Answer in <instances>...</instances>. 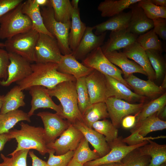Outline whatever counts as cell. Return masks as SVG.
Instances as JSON below:
<instances>
[{"label":"cell","mask_w":166,"mask_h":166,"mask_svg":"<svg viewBox=\"0 0 166 166\" xmlns=\"http://www.w3.org/2000/svg\"><path fill=\"white\" fill-rule=\"evenodd\" d=\"M4 43L0 42V48H4Z\"/></svg>","instance_id":"obj_59"},{"label":"cell","mask_w":166,"mask_h":166,"mask_svg":"<svg viewBox=\"0 0 166 166\" xmlns=\"http://www.w3.org/2000/svg\"><path fill=\"white\" fill-rule=\"evenodd\" d=\"M22 3L0 18V39H7L32 29L31 21L22 11Z\"/></svg>","instance_id":"obj_4"},{"label":"cell","mask_w":166,"mask_h":166,"mask_svg":"<svg viewBox=\"0 0 166 166\" xmlns=\"http://www.w3.org/2000/svg\"><path fill=\"white\" fill-rule=\"evenodd\" d=\"M148 143L140 147V150L143 154L151 157L148 166H160L166 162V145L160 144L151 140H148Z\"/></svg>","instance_id":"obj_30"},{"label":"cell","mask_w":166,"mask_h":166,"mask_svg":"<svg viewBox=\"0 0 166 166\" xmlns=\"http://www.w3.org/2000/svg\"><path fill=\"white\" fill-rule=\"evenodd\" d=\"M10 63L8 52L0 48V81H6L8 76V68Z\"/></svg>","instance_id":"obj_45"},{"label":"cell","mask_w":166,"mask_h":166,"mask_svg":"<svg viewBox=\"0 0 166 166\" xmlns=\"http://www.w3.org/2000/svg\"><path fill=\"white\" fill-rule=\"evenodd\" d=\"M160 87L164 90L165 91L166 88V76L165 75L163 79L162 83Z\"/></svg>","instance_id":"obj_56"},{"label":"cell","mask_w":166,"mask_h":166,"mask_svg":"<svg viewBox=\"0 0 166 166\" xmlns=\"http://www.w3.org/2000/svg\"><path fill=\"white\" fill-rule=\"evenodd\" d=\"M35 62L58 63L61 56L56 39L48 34L39 33L35 49Z\"/></svg>","instance_id":"obj_9"},{"label":"cell","mask_w":166,"mask_h":166,"mask_svg":"<svg viewBox=\"0 0 166 166\" xmlns=\"http://www.w3.org/2000/svg\"><path fill=\"white\" fill-rule=\"evenodd\" d=\"M30 117L28 113L18 109L0 114V134L8 133L20 121H25L30 122Z\"/></svg>","instance_id":"obj_32"},{"label":"cell","mask_w":166,"mask_h":166,"mask_svg":"<svg viewBox=\"0 0 166 166\" xmlns=\"http://www.w3.org/2000/svg\"><path fill=\"white\" fill-rule=\"evenodd\" d=\"M98 166H117L116 163L104 164Z\"/></svg>","instance_id":"obj_58"},{"label":"cell","mask_w":166,"mask_h":166,"mask_svg":"<svg viewBox=\"0 0 166 166\" xmlns=\"http://www.w3.org/2000/svg\"><path fill=\"white\" fill-rule=\"evenodd\" d=\"M85 77L77 79L76 81L78 106L82 115L87 109L92 104L86 83Z\"/></svg>","instance_id":"obj_41"},{"label":"cell","mask_w":166,"mask_h":166,"mask_svg":"<svg viewBox=\"0 0 166 166\" xmlns=\"http://www.w3.org/2000/svg\"><path fill=\"white\" fill-rule=\"evenodd\" d=\"M53 142L47 144L48 148L53 150L56 155L64 154L70 151H75L82 139V133L72 124Z\"/></svg>","instance_id":"obj_12"},{"label":"cell","mask_w":166,"mask_h":166,"mask_svg":"<svg viewBox=\"0 0 166 166\" xmlns=\"http://www.w3.org/2000/svg\"><path fill=\"white\" fill-rule=\"evenodd\" d=\"M158 117L161 120L166 121V106L163 108L159 111L157 112Z\"/></svg>","instance_id":"obj_51"},{"label":"cell","mask_w":166,"mask_h":166,"mask_svg":"<svg viewBox=\"0 0 166 166\" xmlns=\"http://www.w3.org/2000/svg\"><path fill=\"white\" fill-rule=\"evenodd\" d=\"M155 74V79L160 80L166 75V65L162 52L158 50H145Z\"/></svg>","instance_id":"obj_35"},{"label":"cell","mask_w":166,"mask_h":166,"mask_svg":"<svg viewBox=\"0 0 166 166\" xmlns=\"http://www.w3.org/2000/svg\"><path fill=\"white\" fill-rule=\"evenodd\" d=\"M40 10L45 26L57 40L61 54L64 55L72 53L68 43L71 22L64 23L57 21L53 9L49 5L40 8Z\"/></svg>","instance_id":"obj_6"},{"label":"cell","mask_w":166,"mask_h":166,"mask_svg":"<svg viewBox=\"0 0 166 166\" xmlns=\"http://www.w3.org/2000/svg\"><path fill=\"white\" fill-rule=\"evenodd\" d=\"M85 79L91 104L105 102L107 89L105 75L94 69Z\"/></svg>","instance_id":"obj_18"},{"label":"cell","mask_w":166,"mask_h":166,"mask_svg":"<svg viewBox=\"0 0 166 166\" xmlns=\"http://www.w3.org/2000/svg\"><path fill=\"white\" fill-rule=\"evenodd\" d=\"M11 140L8 132L0 134V151L3 150L6 143Z\"/></svg>","instance_id":"obj_50"},{"label":"cell","mask_w":166,"mask_h":166,"mask_svg":"<svg viewBox=\"0 0 166 166\" xmlns=\"http://www.w3.org/2000/svg\"><path fill=\"white\" fill-rule=\"evenodd\" d=\"M137 3L129 7L131 9L132 15L127 29L131 33L138 36L152 29L154 25L153 20L146 16L143 10Z\"/></svg>","instance_id":"obj_23"},{"label":"cell","mask_w":166,"mask_h":166,"mask_svg":"<svg viewBox=\"0 0 166 166\" xmlns=\"http://www.w3.org/2000/svg\"><path fill=\"white\" fill-rule=\"evenodd\" d=\"M139 148L132 151L119 162L116 163L117 166H148L151 157L141 152Z\"/></svg>","instance_id":"obj_37"},{"label":"cell","mask_w":166,"mask_h":166,"mask_svg":"<svg viewBox=\"0 0 166 166\" xmlns=\"http://www.w3.org/2000/svg\"><path fill=\"white\" fill-rule=\"evenodd\" d=\"M89 142L84 137L74 151L73 158L79 163L84 165L88 162L100 158L97 152L91 150L89 145Z\"/></svg>","instance_id":"obj_38"},{"label":"cell","mask_w":166,"mask_h":166,"mask_svg":"<svg viewBox=\"0 0 166 166\" xmlns=\"http://www.w3.org/2000/svg\"><path fill=\"white\" fill-rule=\"evenodd\" d=\"M104 54L111 62L121 69L124 79L130 74L135 73H141L147 76L143 69L135 61L129 60L122 52L114 51Z\"/></svg>","instance_id":"obj_25"},{"label":"cell","mask_w":166,"mask_h":166,"mask_svg":"<svg viewBox=\"0 0 166 166\" xmlns=\"http://www.w3.org/2000/svg\"><path fill=\"white\" fill-rule=\"evenodd\" d=\"M8 53L10 63L8 68V77L6 81H0V85L5 87L23 80L32 72L30 62L19 55Z\"/></svg>","instance_id":"obj_13"},{"label":"cell","mask_w":166,"mask_h":166,"mask_svg":"<svg viewBox=\"0 0 166 166\" xmlns=\"http://www.w3.org/2000/svg\"><path fill=\"white\" fill-rule=\"evenodd\" d=\"M82 117L84 123L90 128H92V124L95 122L109 117L105 102L92 104L86 110Z\"/></svg>","instance_id":"obj_33"},{"label":"cell","mask_w":166,"mask_h":166,"mask_svg":"<svg viewBox=\"0 0 166 166\" xmlns=\"http://www.w3.org/2000/svg\"><path fill=\"white\" fill-rule=\"evenodd\" d=\"M67 166H84V165L82 164L77 161H76L73 158L71 159L70 162L68 164Z\"/></svg>","instance_id":"obj_54"},{"label":"cell","mask_w":166,"mask_h":166,"mask_svg":"<svg viewBox=\"0 0 166 166\" xmlns=\"http://www.w3.org/2000/svg\"><path fill=\"white\" fill-rule=\"evenodd\" d=\"M76 81H63L51 89L45 88V91L50 97H55L60 101L63 109V118L72 124L77 121L84 122L78 106Z\"/></svg>","instance_id":"obj_2"},{"label":"cell","mask_w":166,"mask_h":166,"mask_svg":"<svg viewBox=\"0 0 166 166\" xmlns=\"http://www.w3.org/2000/svg\"><path fill=\"white\" fill-rule=\"evenodd\" d=\"M124 79L134 93L147 98L155 99L163 94L164 91L153 81L142 80L133 74H130Z\"/></svg>","instance_id":"obj_19"},{"label":"cell","mask_w":166,"mask_h":166,"mask_svg":"<svg viewBox=\"0 0 166 166\" xmlns=\"http://www.w3.org/2000/svg\"><path fill=\"white\" fill-rule=\"evenodd\" d=\"M132 15L131 11L122 13L112 17L93 26L95 34L99 35L107 31H115L127 29L130 22Z\"/></svg>","instance_id":"obj_27"},{"label":"cell","mask_w":166,"mask_h":166,"mask_svg":"<svg viewBox=\"0 0 166 166\" xmlns=\"http://www.w3.org/2000/svg\"><path fill=\"white\" fill-rule=\"evenodd\" d=\"M28 153L32 159V166H48L46 162L37 156L33 151H29Z\"/></svg>","instance_id":"obj_49"},{"label":"cell","mask_w":166,"mask_h":166,"mask_svg":"<svg viewBox=\"0 0 166 166\" xmlns=\"http://www.w3.org/2000/svg\"><path fill=\"white\" fill-rule=\"evenodd\" d=\"M22 2V0H0V19Z\"/></svg>","instance_id":"obj_47"},{"label":"cell","mask_w":166,"mask_h":166,"mask_svg":"<svg viewBox=\"0 0 166 166\" xmlns=\"http://www.w3.org/2000/svg\"><path fill=\"white\" fill-rule=\"evenodd\" d=\"M139 112L134 115H130L124 117L122 119L121 122L122 127L126 129L133 128L135 124L136 117Z\"/></svg>","instance_id":"obj_48"},{"label":"cell","mask_w":166,"mask_h":166,"mask_svg":"<svg viewBox=\"0 0 166 166\" xmlns=\"http://www.w3.org/2000/svg\"><path fill=\"white\" fill-rule=\"evenodd\" d=\"M45 87L39 85L33 86L28 90L32 97L31 108L28 113L30 117L34 115L35 110L39 108L52 109L63 118V111L61 104L57 105L51 97L45 90Z\"/></svg>","instance_id":"obj_15"},{"label":"cell","mask_w":166,"mask_h":166,"mask_svg":"<svg viewBox=\"0 0 166 166\" xmlns=\"http://www.w3.org/2000/svg\"><path fill=\"white\" fill-rule=\"evenodd\" d=\"M154 5L162 7H166V0H150Z\"/></svg>","instance_id":"obj_52"},{"label":"cell","mask_w":166,"mask_h":166,"mask_svg":"<svg viewBox=\"0 0 166 166\" xmlns=\"http://www.w3.org/2000/svg\"><path fill=\"white\" fill-rule=\"evenodd\" d=\"M29 150L25 149L11 153L7 155L11 156L10 158L1 153L0 156L3 162L0 163V166H27L26 159Z\"/></svg>","instance_id":"obj_43"},{"label":"cell","mask_w":166,"mask_h":166,"mask_svg":"<svg viewBox=\"0 0 166 166\" xmlns=\"http://www.w3.org/2000/svg\"><path fill=\"white\" fill-rule=\"evenodd\" d=\"M153 30L164 41L166 40V19L160 18L152 20Z\"/></svg>","instance_id":"obj_46"},{"label":"cell","mask_w":166,"mask_h":166,"mask_svg":"<svg viewBox=\"0 0 166 166\" xmlns=\"http://www.w3.org/2000/svg\"><path fill=\"white\" fill-rule=\"evenodd\" d=\"M140 0H105L97 7L103 17H111L118 15Z\"/></svg>","instance_id":"obj_29"},{"label":"cell","mask_w":166,"mask_h":166,"mask_svg":"<svg viewBox=\"0 0 166 166\" xmlns=\"http://www.w3.org/2000/svg\"><path fill=\"white\" fill-rule=\"evenodd\" d=\"M82 64L105 75L114 78L129 89H131L122 77L123 73L122 70L109 61L103 53L101 47L95 49L89 54L83 60Z\"/></svg>","instance_id":"obj_8"},{"label":"cell","mask_w":166,"mask_h":166,"mask_svg":"<svg viewBox=\"0 0 166 166\" xmlns=\"http://www.w3.org/2000/svg\"><path fill=\"white\" fill-rule=\"evenodd\" d=\"M136 41L145 50L153 49L162 53L163 51L161 42L153 29L138 36Z\"/></svg>","instance_id":"obj_40"},{"label":"cell","mask_w":166,"mask_h":166,"mask_svg":"<svg viewBox=\"0 0 166 166\" xmlns=\"http://www.w3.org/2000/svg\"><path fill=\"white\" fill-rule=\"evenodd\" d=\"M137 3L149 18L152 20L160 18H166V7L156 6L150 0H140Z\"/></svg>","instance_id":"obj_42"},{"label":"cell","mask_w":166,"mask_h":166,"mask_svg":"<svg viewBox=\"0 0 166 166\" xmlns=\"http://www.w3.org/2000/svg\"><path fill=\"white\" fill-rule=\"evenodd\" d=\"M86 26L80 17V9L73 8L71 18L70 32L68 37V43L72 52L75 51L82 38Z\"/></svg>","instance_id":"obj_28"},{"label":"cell","mask_w":166,"mask_h":166,"mask_svg":"<svg viewBox=\"0 0 166 166\" xmlns=\"http://www.w3.org/2000/svg\"><path fill=\"white\" fill-rule=\"evenodd\" d=\"M79 1V0H72L71 2V3L72 7L75 9H79L78 3Z\"/></svg>","instance_id":"obj_55"},{"label":"cell","mask_w":166,"mask_h":166,"mask_svg":"<svg viewBox=\"0 0 166 166\" xmlns=\"http://www.w3.org/2000/svg\"><path fill=\"white\" fill-rule=\"evenodd\" d=\"M72 124L81 132L84 137L91 144L100 157L105 156L110 152L109 145L103 135L92 128L88 127L83 122L77 121Z\"/></svg>","instance_id":"obj_21"},{"label":"cell","mask_w":166,"mask_h":166,"mask_svg":"<svg viewBox=\"0 0 166 166\" xmlns=\"http://www.w3.org/2000/svg\"><path fill=\"white\" fill-rule=\"evenodd\" d=\"M55 152L50 149L49 158L46 163L48 166H67L73 158L74 151H70L61 155H55Z\"/></svg>","instance_id":"obj_44"},{"label":"cell","mask_w":166,"mask_h":166,"mask_svg":"<svg viewBox=\"0 0 166 166\" xmlns=\"http://www.w3.org/2000/svg\"><path fill=\"white\" fill-rule=\"evenodd\" d=\"M92 128L103 135L109 144L116 140L118 137V130L109 120L104 119L94 123Z\"/></svg>","instance_id":"obj_39"},{"label":"cell","mask_w":166,"mask_h":166,"mask_svg":"<svg viewBox=\"0 0 166 166\" xmlns=\"http://www.w3.org/2000/svg\"><path fill=\"white\" fill-rule=\"evenodd\" d=\"M22 13L27 15L31 21L32 28L39 33L53 36L47 31L44 24L40 7L36 0H27L22 3Z\"/></svg>","instance_id":"obj_26"},{"label":"cell","mask_w":166,"mask_h":166,"mask_svg":"<svg viewBox=\"0 0 166 166\" xmlns=\"http://www.w3.org/2000/svg\"><path fill=\"white\" fill-rule=\"evenodd\" d=\"M25 96L18 85L14 86L4 95L0 114H5L24 106L26 104Z\"/></svg>","instance_id":"obj_31"},{"label":"cell","mask_w":166,"mask_h":166,"mask_svg":"<svg viewBox=\"0 0 166 166\" xmlns=\"http://www.w3.org/2000/svg\"><path fill=\"white\" fill-rule=\"evenodd\" d=\"M57 69L59 72L72 75L76 79L86 76L94 69L79 62L72 53L62 55L60 61L57 63Z\"/></svg>","instance_id":"obj_22"},{"label":"cell","mask_w":166,"mask_h":166,"mask_svg":"<svg viewBox=\"0 0 166 166\" xmlns=\"http://www.w3.org/2000/svg\"><path fill=\"white\" fill-rule=\"evenodd\" d=\"M166 105V93L144 104L136 118V124L159 111Z\"/></svg>","instance_id":"obj_36"},{"label":"cell","mask_w":166,"mask_h":166,"mask_svg":"<svg viewBox=\"0 0 166 166\" xmlns=\"http://www.w3.org/2000/svg\"><path fill=\"white\" fill-rule=\"evenodd\" d=\"M105 76L106 80V99L113 97L131 103L136 102L144 103L147 98L132 92L124 84L114 78L107 75Z\"/></svg>","instance_id":"obj_16"},{"label":"cell","mask_w":166,"mask_h":166,"mask_svg":"<svg viewBox=\"0 0 166 166\" xmlns=\"http://www.w3.org/2000/svg\"><path fill=\"white\" fill-rule=\"evenodd\" d=\"M166 128V121L158 117L157 112L136 124L130 131L131 134L122 140L128 145H135L150 139L151 138L144 137L149 133Z\"/></svg>","instance_id":"obj_7"},{"label":"cell","mask_w":166,"mask_h":166,"mask_svg":"<svg viewBox=\"0 0 166 166\" xmlns=\"http://www.w3.org/2000/svg\"><path fill=\"white\" fill-rule=\"evenodd\" d=\"M39 7L41 8L49 5V0H36Z\"/></svg>","instance_id":"obj_53"},{"label":"cell","mask_w":166,"mask_h":166,"mask_svg":"<svg viewBox=\"0 0 166 166\" xmlns=\"http://www.w3.org/2000/svg\"><path fill=\"white\" fill-rule=\"evenodd\" d=\"M37 115L41 119L44 124L45 138L47 144L53 142L71 124L65 120L57 113L40 112Z\"/></svg>","instance_id":"obj_14"},{"label":"cell","mask_w":166,"mask_h":166,"mask_svg":"<svg viewBox=\"0 0 166 166\" xmlns=\"http://www.w3.org/2000/svg\"><path fill=\"white\" fill-rule=\"evenodd\" d=\"M93 27L87 26L84 35L73 55L77 59H84L91 52L104 44L107 32L99 35L93 32Z\"/></svg>","instance_id":"obj_17"},{"label":"cell","mask_w":166,"mask_h":166,"mask_svg":"<svg viewBox=\"0 0 166 166\" xmlns=\"http://www.w3.org/2000/svg\"><path fill=\"white\" fill-rule=\"evenodd\" d=\"M138 37L127 29L111 31L109 38L101 47L104 54L117 51L136 41Z\"/></svg>","instance_id":"obj_20"},{"label":"cell","mask_w":166,"mask_h":166,"mask_svg":"<svg viewBox=\"0 0 166 166\" xmlns=\"http://www.w3.org/2000/svg\"><path fill=\"white\" fill-rule=\"evenodd\" d=\"M105 102L111 122L117 128L120 127L124 117L139 112L144 105V103H129L113 97L107 98Z\"/></svg>","instance_id":"obj_10"},{"label":"cell","mask_w":166,"mask_h":166,"mask_svg":"<svg viewBox=\"0 0 166 166\" xmlns=\"http://www.w3.org/2000/svg\"><path fill=\"white\" fill-rule=\"evenodd\" d=\"M39 33L32 28L6 39V50L20 55L30 62H35V49Z\"/></svg>","instance_id":"obj_5"},{"label":"cell","mask_w":166,"mask_h":166,"mask_svg":"<svg viewBox=\"0 0 166 166\" xmlns=\"http://www.w3.org/2000/svg\"><path fill=\"white\" fill-rule=\"evenodd\" d=\"M31 65V74L23 80L16 82L22 91L28 90L30 87L36 85L51 89L61 82L76 81L72 75L59 72L57 69V63H35Z\"/></svg>","instance_id":"obj_1"},{"label":"cell","mask_w":166,"mask_h":166,"mask_svg":"<svg viewBox=\"0 0 166 166\" xmlns=\"http://www.w3.org/2000/svg\"><path fill=\"white\" fill-rule=\"evenodd\" d=\"M160 166H166V163H164L162 164H161Z\"/></svg>","instance_id":"obj_60"},{"label":"cell","mask_w":166,"mask_h":166,"mask_svg":"<svg viewBox=\"0 0 166 166\" xmlns=\"http://www.w3.org/2000/svg\"><path fill=\"white\" fill-rule=\"evenodd\" d=\"M123 49L122 52L128 58L134 60L143 69L148 79H155V72L146 51L136 41Z\"/></svg>","instance_id":"obj_24"},{"label":"cell","mask_w":166,"mask_h":166,"mask_svg":"<svg viewBox=\"0 0 166 166\" xmlns=\"http://www.w3.org/2000/svg\"><path fill=\"white\" fill-rule=\"evenodd\" d=\"M49 5L57 21L64 23L71 22L73 8L69 0H49Z\"/></svg>","instance_id":"obj_34"},{"label":"cell","mask_w":166,"mask_h":166,"mask_svg":"<svg viewBox=\"0 0 166 166\" xmlns=\"http://www.w3.org/2000/svg\"><path fill=\"white\" fill-rule=\"evenodd\" d=\"M121 137L109 144L110 151L105 156L86 163L84 166H98L101 164L119 163L128 153L134 149L140 148L148 143L145 140L142 143L133 145H127L123 142Z\"/></svg>","instance_id":"obj_11"},{"label":"cell","mask_w":166,"mask_h":166,"mask_svg":"<svg viewBox=\"0 0 166 166\" xmlns=\"http://www.w3.org/2000/svg\"><path fill=\"white\" fill-rule=\"evenodd\" d=\"M4 96V95L0 94V110L2 106Z\"/></svg>","instance_id":"obj_57"},{"label":"cell","mask_w":166,"mask_h":166,"mask_svg":"<svg viewBox=\"0 0 166 166\" xmlns=\"http://www.w3.org/2000/svg\"><path fill=\"white\" fill-rule=\"evenodd\" d=\"M19 130H10L8 134L11 139L14 138L18 143L16 149L12 153L25 149H34L42 155L48 153L50 149L47 147L44 133L42 127H35L22 122Z\"/></svg>","instance_id":"obj_3"}]
</instances>
